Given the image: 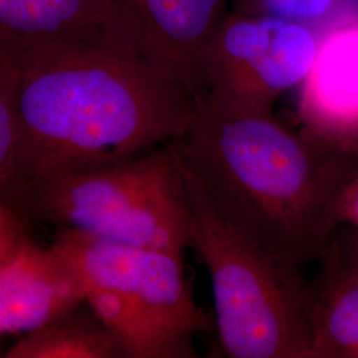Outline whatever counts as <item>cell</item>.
Segmentation results:
<instances>
[{"label": "cell", "instance_id": "obj_1", "mask_svg": "<svg viewBox=\"0 0 358 358\" xmlns=\"http://www.w3.org/2000/svg\"><path fill=\"white\" fill-rule=\"evenodd\" d=\"M38 174L106 166L183 138L198 97L134 40L11 50Z\"/></svg>", "mask_w": 358, "mask_h": 358}, {"label": "cell", "instance_id": "obj_2", "mask_svg": "<svg viewBox=\"0 0 358 358\" xmlns=\"http://www.w3.org/2000/svg\"><path fill=\"white\" fill-rule=\"evenodd\" d=\"M231 223L288 268L320 259L358 155L332 153L273 113H222L198 99L189 133L171 142Z\"/></svg>", "mask_w": 358, "mask_h": 358}, {"label": "cell", "instance_id": "obj_3", "mask_svg": "<svg viewBox=\"0 0 358 358\" xmlns=\"http://www.w3.org/2000/svg\"><path fill=\"white\" fill-rule=\"evenodd\" d=\"M179 164L190 208V247L211 278L224 356L315 358L308 284L300 271L285 267L236 229L180 158Z\"/></svg>", "mask_w": 358, "mask_h": 358}, {"label": "cell", "instance_id": "obj_4", "mask_svg": "<svg viewBox=\"0 0 358 358\" xmlns=\"http://www.w3.org/2000/svg\"><path fill=\"white\" fill-rule=\"evenodd\" d=\"M27 219L177 255L192 244L187 192L171 142L106 166L38 174Z\"/></svg>", "mask_w": 358, "mask_h": 358}, {"label": "cell", "instance_id": "obj_5", "mask_svg": "<svg viewBox=\"0 0 358 358\" xmlns=\"http://www.w3.org/2000/svg\"><path fill=\"white\" fill-rule=\"evenodd\" d=\"M319 31L273 17L227 13L198 59L201 96L222 113H273L315 62Z\"/></svg>", "mask_w": 358, "mask_h": 358}, {"label": "cell", "instance_id": "obj_6", "mask_svg": "<svg viewBox=\"0 0 358 358\" xmlns=\"http://www.w3.org/2000/svg\"><path fill=\"white\" fill-rule=\"evenodd\" d=\"M52 245L75 263L85 285L127 296L179 336L192 340L195 333L213 331L215 319L194 301L182 255L72 229H59Z\"/></svg>", "mask_w": 358, "mask_h": 358}, {"label": "cell", "instance_id": "obj_7", "mask_svg": "<svg viewBox=\"0 0 358 358\" xmlns=\"http://www.w3.org/2000/svg\"><path fill=\"white\" fill-rule=\"evenodd\" d=\"M29 222L0 206V334H28L84 304L87 285L56 247H40Z\"/></svg>", "mask_w": 358, "mask_h": 358}, {"label": "cell", "instance_id": "obj_8", "mask_svg": "<svg viewBox=\"0 0 358 358\" xmlns=\"http://www.w3.org/2000/svg\"><path fill=\"white\" fill-rule=\"evenodd\" d=\"M299 88L300 133L328 152L358 155V11L319 31L315 62Z\"/></svg>", "mask_w": 358, "mask_h": 358}, {"label": "cell", "instance_id": "obj_9", "mask_svg": "<svg viewBox=\"0 0 358 358\" xmlns=\"http://www.w3.org/2000/svg\"><path fill=\"white\" fill-rule=\"evenodd\" d=\"M113 38L138 43L120 0H0V47L78 45Z\"/></svg>", "mask_w": 358, "mask_h": 358}, {"label": "cell", "instance_id": "obj_10", "mask_svg": "<svg viewBox=\"0 0 358 358\" xmlns=\"http://www.w3.org/2000/svg\"><path fill=\"white\" fill-rule=\"evenodd\" d=\"M143 55L199 97L198 59L231 0H120Z\"/></svg>", "mask_w": 358, "mask_h": 358}, {"label": "cell", "instance_id": "obj_11", "mask_svg": "<svg viewBox=\"0 0 358 358\" xmlns=\"http://www.w3.org/2000/svg\"><path fill=\"white\" fill-rule=\"evenodd\" d=\"M316 282L308 285V317L315 358H358V273L332 241L321 255Z\"/></svg>", "mask_w": 358, "mask_h": 358}, {"label": "cell", "instance_id": "obj_12", "mask_svg": "<svg viewBox=\"0 0 358 358\" xmlns=\"http://www.w3.org/2000/svg\"><path fill=\"white\" fill-rule=\"evenodd\" d=\"M85 301L115 337L124 358L195 357L190 338L170 331L127 296L87 284Z\"/></svg>", "mask_w": 358, "mask_h": 358}, {"label": "cell", "instance_id": "obj_13", "mask_svg": "<svg viewBox=\"0 0 358 358\" xmlns=\"http://www.w3.org/2000/svg\"><path fill=\"white\" fill-rule=\"evenodd\" d=\"M19 84L20 73L13 57L0 51V206L27 219L34 170Z\"/></svg>", "mask_w": 358, "mask_h": 358}, {"label": "cell", "instance_id": "obj_14", "mask_svg": "<svg viewBox=\"0 0 358 358\" xmlns=\"http://www.w3.org/2000/svg\"><path fill=\"white\" fill-rule=\"evenodd\" d=\"M4 358H124L115 337L84 301L57 320L24 334Z\"/></svg>", "mask_w": 358, "mask_h": 358}, {"label": "cell", "instance_id": "obj_15", "mask_svg": "<svg viewBox=\"0 0 358 358\" xmlns=\"http://www.w3.org/2000/svg\"><path fill=\"white\" fill-rule=\"evenodd\" d=\"M232 11L273 17L320 31L358 11V0H231Z\"/></svg>", "mask_w": 358, "mask_h": 358}, {"label": "cell", "instance_id": "obj_16", "mask_svg": "<svg viewBox=\"0 0 358 358\" xmlns=\"http://www.w3.org/2000/svg\"><path fill=\"white\" fill-rule=\"evenodd\" d=\"M337 220L338 224H349L358 229V173L349 180L340 196Z\"/></svg>", "mask_w": 358, "mask_h": 358}, {"label": "cell", "instance_id": "obj_17", "mask_svg": "<svg viewBox=\"0 0 358 358\" xmlns=\"http://www.w3.org/2000/svg\"><path fill=\"white\" fill-rule=\"evenodd\" d=\"M336 244L338 247L343 262L349 268L356 271L358 273V229L352 227V231L345 234L343 239L336 242Z\"/></svg>", "mask_w": 358, "mask_h": 358}]
</instances>
